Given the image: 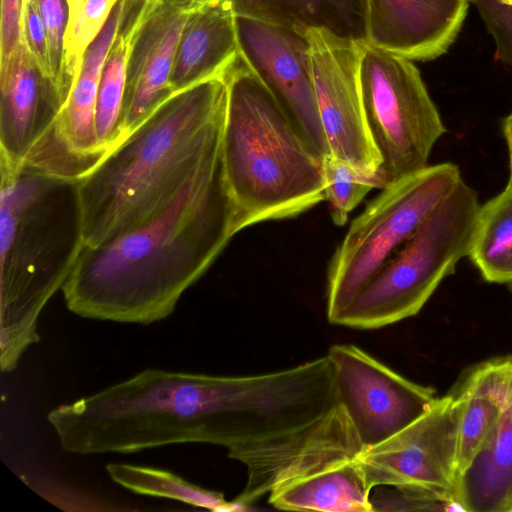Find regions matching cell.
<instances>
[{
    "instance_id": "obj_15",
    "label": "cell",
    "mask_w": 512,
    "mask_h": 512,
    "mask_svg": "<svg viewBox=\"0 0 512 512\" xmlns=\"http://www.w3.org/2000/svg\"><path fill=\"white\" fill-rule=\"evenodd\" d=\"M239 54L230 0H202L189 15L170 76L172 93L223 73Z\"/></svg>"
},
{
    "instance_id": "obj_10",
    "label": "cell",
    "mask_w": 512,
    "mask_h": 512,
    "mask_svg": "<svg viewBox=\"0 0 512 512\" xmlns=\"http://www.w3.org/2000/svg\"><path fill=\"white\" fill-rule=\"evenodd\" d=\"M338 405L363 450L374 447L426 413L437 397L352 344H334L326 354Z\"/></svg>"
},
{
    "instance_id": "obj_28",
    "label": "cell",
    "mask_w": 512,
    "mask_h": 512,
    "mask_svg": "<svg viewBox=\"0 0 512 512\" xmlns=\"http://www.w3.org/2000/svg\"><path fill=\"white\" fill-rule=\"evenodd\" d=\"M373 488L371 503L373 511H442L451 507L431 496L391 486Z\"/></svg>"
},
{
    "instance_id": "obj_34",
    "label": "cell",
    "mask_w": 512,
    "mask_h": 512,
    "mask_svg": "<svg viewBox=\"0 0 512 512\" xmlns=\"http://www.w3.org/2000/svg\"><path fill=\"white\" fill-rule=\"evenodd\" d=\"M510 512H512V504H511V510H510Z\"/></svg>"
},
{
    "instance_id": "obj_14",
    "label": "cell",
    "mask_w": 512,
    "mask_h": 512,
    "mask_svg": "<svg viewBox=\"0 0 512 512\" xmlns=\"http://www.w3.org/2000/svg\"><path fill=\"white\" fill-rule=\"evenodd\" d=\"M367 42L411 61L445 54L466 18L469 0H364Z\"/></svg>"
},
{
    "instance_id": "obj_18",
    "label": "cell",
    "mask_w": 512,
    "mask_h": 512,
    "mask_svg": "<svg viewBox=\"0 0 512 512\" xmlns=\"http://www.w3.org/2000/svg\"><path fill=\"white\" fill-rule=\"evenodd\" d=\"M511 382L512 355L474 366L451 390L461 406L456 457L458 477L499 420Z\"/></svg>"
},
{
    "instance_id": "obj_9",
    "label": "cell",
    "mask_w": 512,
    "mask_h": 512,
    "mask_svg": "<svg viewBox=\"0 0 512 512\" xmlns=\"http://www.w3.org/2000/svg\"><path fill=\"white\" fill-rule=\"evenodd\" d=\"M460 412V402L450 392L413 423L363 450L357 458L370 487H396L456 506Z\"/></svg>"
},
{
    "instance_id": "obj_31",
    "label": "cell",
    "mask_w": 512,
    "mask_h": 512,
    "mask_svg": "<svg viewBox=\"0 0 512 512\" xmlns=\"http://www.w3.org/2000/svg\"><path fill=\"white\" fill-rule=\"evenodd\" d=\"M503 133L509 152V178L506 188L512 189V112L504 120Z\"/></svg>"
},
{
    "instance_id": "obj_4",
    "label": "cell",
    "mask_w": 512,
    "mask_h": 512,
    "mask_svg": "<svg viewBox=\"0 0 512 512\" xmlns=\"http://www.w3.org/2000/svg\"><path fill=\"white\" fill-rule=\"evenodd\" d=\"M225 78L221 160L240 230L294 217L325 200L323 159L240 51Z\"/></svg>"
},
{
    "instance_id": "obj_6",
    "label": "cell",
    "mask_w": 512,
    "mask_h": 512,
    "mask_svg": "<svg viewBox=\"0 0 512 512\" xmlns=\"http://www.w3.org/2000/svg\"><path fill=\"white\" fill-rule=\"evenodd\" d=\"M461 179L453 163L428 165L389 184L367 204L329 264L326 313L331 323Z\"/></svg>"
},
{
    "instance_id": "obj_3",
    "label": "cell",
    "mask_w": 512,
    "mask_h": 512,
    "mask_svg": "<svg viewBox=\"0 0 512 512\" xmlns=\"http://www.w3.org/2000/svg\"><path fill=\"white\" fill-rule=\"evenodd\" d=\"M0 170V365L10 372L85 245L80 179L1 157Z\"/></svg>"
},
{
    "instance_id": "obj_25",
    "label": "cell",
    "mask_w": 512,
    "mask_h": 512,
    "mask_svg": "<svg viewBox=\"0 0 512 512\" xmlns=\"http://www.w3.org/2000/svg\"><path fill=\"white\" fill-rule=\"evenodd\" d=\"M118 1L80 0L70 14L63 62V84L68 96L85 51L103 29Z\"/></svg>"
},
{
    "instance_id": "obj_27",
    "label": "cell",
    "mask_w": 512,
    "mask_h": 512,
    "mask_svg": "<svg viewBox=\"0 0 512 512\" xmlns=\"http://www.w3.org/2000/svg\"><path fill=\"white\" fill-rule=\"evenodd\" d=\"M496 45L497 57L512 66V0H469Z\"/></svg>"
},
{
    "instance_id": "obj_20",
    "label": "cell",
    "mask_w": 512,
    "mask_h": 512,
    "mask_svg": "<svg viewBox=\"0 0 512 512\" xmlns=\"http://www.w3.org/2000/svg\"><path fill=\"white\" fill-rule=\"evenodd\" d=\"M235 14L250 15L302 33L325 28L358 41L366 40L364 0H230Z\"/></svg>"
},
{
    "instance_id": "obj_24",
    "label": "cell",
    "mask_w": 512,
    "mask_h": 512,
    "mask_svg": "<svg viewBox=\"0 0 512 512\" xmlns=\"http://www.w3.org/2000/svg\"><path fill=\"white\" fill-rule=\"evenodd\" d=\"M325 200L329 202L335 225L343 226L350 212L373 189H384L378 172H363L332 154L322 160Z\"/></svg>"
},
{
    "instance_id": "obj_12",
    "label": "cell",
    "mask_w": 512,
    "mask_h": 512,
    "mask_svg": "<svg viewBox=\"0 0 512 512\" xmlns=\"http://www.w3.org/2000/svg\"><path fill=\"white\" fill-rule=\"evenodd\" d=\"M239 51L298 132L323 159L331 154L311 72L309 42L296 29L236 14Z\"/></svg>"
},
{
    "instance_id": "obj_16",
    "label": "cell",
    "mask_w": 512,
    "mask_h": 512,
    "mask_svg": "<svg viewBox=\"0 0 512 512\" xmlns=\"http://www.w3.org/2000/svg\"><path fill=\"white\" fill-rule=\"evenodd\" d=\"M122 7L123 0H119L103 29L85 51L60 118L62 143L81 178L106 155L97 139L96 103L102 68L118 29Z\"/></svg>"
},
{
    "instance_id": "obj_13",
    "label": "cell",
    "mask_w": 512,
    "mask_h": 512,
    "mask_svg": "<svg viewBox=\"0 0 512 512\" xmlns=\"http://www.w3.org/2000/svg\"><path fill=\"white\" fill-rule=\"evenodd\" d=\"M202 0H148L127 64L121 112L123 138L169 97L170 76L182 30Z\"/></svg>"
},
{
    "instance_id": "obj_1",
    "label": "cell",
    "mask_w": 512,
    "mask_h": 512,
    "mask_svg": "<svg viewBox=\"0 0 512 512\" xmlns=\"http://www.w3.org/2000/svg\"><path fill=\"white\" fill-rule=\"evenodd\" d=\"M239 231L220 151L147 221L84 246L62 287L66 306L96 320L161 321Z\"/></svg>"
},
{
    "instance_id": "obj_23",
    "label": "cell",
    "mask_w": 512,
    "mask_h": 512,
    "mask_svg": "<svg viewBox=\"0 0 512 512\" xmlns=\"http://www.w3.org/2000/svg\"><path fill=\"white\" fill-rule=\"evenodd\" d=\"M106 471L113 482L139 495L172 499L218 512L248 510L234 500L227 501L221 492L205 489L161 468L109 463Z\"/></svg>"
},
{
    "instance_id": "obj_32",
    "label": "cell",
    "mask_w": 512,
    "mask_h": 512,
    "mask_svg": "<svg viewBox=\"0 0 512 512\" xmlns=\"http://www.w3.org/2000/svg\"><path fill=\"white\" fill-rule=\"evenodd\" d=\"M67 2L69 5L70 14H71L75 10L77 5L79 4L80 0H67Z\"/></svg>"
},
{
    "instance_id": "obj_19",
    "label": "cell",
    "mask_w": 512,
    "mask_h": 512,
    "mask_svg": "<svg viewBox=\"0 0 512 512\" xmlns=\"http://www.w3.org/2000/svg\"><path fill=\"white\" fill-rule=\"evenodd\" d=\"M512 504V382L501 416L457 479L455 505L466 512H510Z\"/></svg>"
},
{
    "instance_id": "obj_7",
    "label": "cell",
    "mask_w": 512,
    "mask_h": 512,
    "mask_svg": "<svg viewBox=\"0 0 512 512\" xmlns=\"http://www.w3.org/2000/svg\"><path fill=\"white\" fill-rule=\"evenodd\" d=\"M360 47L362 104L387 187L427 167L446 128L413 61L367 41Z\"/></svg>"
},
{
    "instance_id": "obj_2",
    "label": "cell",
    "mask_w": 512,
    "mask_h": 512,
    "mask_svg": "<svg viewBox=\"0 0 512 512\" xmlns=\"http://www.w3.org/2000/svg\"><path fill=\"white\" fill-rule=\"evenodd\" d=\"M225 71L171 94L80 179L85 246L147 221L221 151Z\"/></svg>"
},
{
    "instance_id": "obj_8",
    "label": "cell",
    "mask_w": 512,
    "mask_h": 512,
    "mask_svg": "<svg viewBox=\"0 0 512 512\" xmlns=\"http://www.w3.org/2000/svg\"><path fill=\"white\" fill-rule=\"evenodd\" d=\"M0 93V157L80 179L60 137L65 99L23 40L0 67Z\"/></svg>"
},
{
    "instance_id": "obj_22",
    "label": "cell",
    "mask_w": 512,
    "mask_h": 512,
    "mask_svg": "<svg viewBox=\"0 0 512 512\" xmlns=\"http://www.w3.org/2000/svg\"><path fill=\"white\" fill-rule=\"evenodd\" d=\"M468 257L491 283H512V189L481 205Z\"/></svg>"
},
{
    "instance_id": "obj_30",
    "label": "cell",
    "mask_w": 512,
    "mask_h": 512,
    "mask_svg": "<svg viewBox=\"0 0 512 512\" xmlns=\"http://www.w3.org/2000/svg\"><path fill=\"white\" fill-rule=\"evenodd\" d=\"M25 0H1L0 67L4 66L22 39Z\"/></svg>"
},
{
    "instance_id": "obj_5",
    "label": "cell",
    "mask_w": 512,
    "mask_h": 512,
    "mask_svg": "<svg viewBox=\"0 0 512 512\" xmlns=\"http://www.w3.org/2000/svg\"><path fill=\"white\" fill-rule=\"evenodd\" d=\"M480 207L476 191L461 179L333 324L378 329L416 315L468 256Z\"/></svg>"
},
{
    "instance_id": "obj_17",
    "label": "cell",
    "mask_w": 512,
    "mask_h": 512,
    "mask_svg": "<svg viewBox=\"0 0 512 512\" xmlns=\"http://www.w3.org/2000/svg\"><path fill=\"white\" fill-rule=\"evenodd\" d=\"M372 490L356 456L279 483L268 501L280 510L372 512Z\"/></svg>"
},
{
    "instance_id": "obj_29",
    "label": "cell",
    "mask_w": 512,
    "mask_h": 512,
    "mask_svg": "<svg viewBox=\"0 0 512 512\" xmlns=\"http://www.w3.org/2000/svg\"><path fill=\"white\" fill-rule=\"evenodd\" d=\"M22 39L44 74L54 81L47 32L35 0H25Z\"/></svg>"
},
{
    "instance_id": "obj_11",
    "label": "cell",
    "mask_w": 512,
    "mask_h": 512,
    "mask_svg": "<svg viewBox=\"0 0 512 512\" xmlns=\"http://www.w3.org/2000/svg\"><path fill=\"white\" fill-rule=\"evenodd\" d=\"M318 110L332 155L366 173L378 172L359 84L360 42L328 29L305 30Z\"/></svg>"
},
{
    "instance_id": "obj_35",
    "label": "cell",
    "mask_w": 512,
    "mask_h": 512,
    "mask_svg": "<svg viewBox=\"0 0 512 512\" xmlns=\"http://www.w3.org/2000/svg\"><path fill=\"white\" fill-rule=\"evenodd\" d=\"M470 2V1H469Z\"/></svg>"
},
{
    "instance_id": "obj_33",
    "label": "cell",
    "mask_w": 512,
    "mask_h": 512,
    "mask_svg": "<svg viewBox=\"0 0 512 512\" xmlns=\"http://www.w3.org/2000/svg\"><path fill=\"white\" fill-rule=\"evenodd\" d=\"M508 289H509V291H510V292H511V294H512V283H511V284H508Z\"/></svg>"
},
{
    "instance_id": "obj_21",
    "label": "cell",
    "mask_w": 512,
    "mask_h": 512,
    "mask_svg": "<svg viewBox=\"0 0 512 512\" xmlns=\"http://www.w3.org/2000/svg\"><path fill=\"white\" fill-rule=\"evenodd\" d=\"M147 2L148 0H123L118 29L102 68L95 125L99 147L105 154L123 139L121 112L129 52Z\"/></svg>"
},
{
    "instance_id": "obj_26",
    "label": "cell",
    "mask_w": 512,
    "mask_h": 512,
    "mask_svg": "<svg viewBox=\"0 0 512 512\" xmlns=\"http://www.w3.org/2000/svg\"><path fill=\"white\" fill-rule=\"evenodd\" d=\"M35 1L47 32L53 79L66 103L68 94L63 84V62L65 37L70 17L69 5L67 0Z\"/></svg>"
}]
</instances>
